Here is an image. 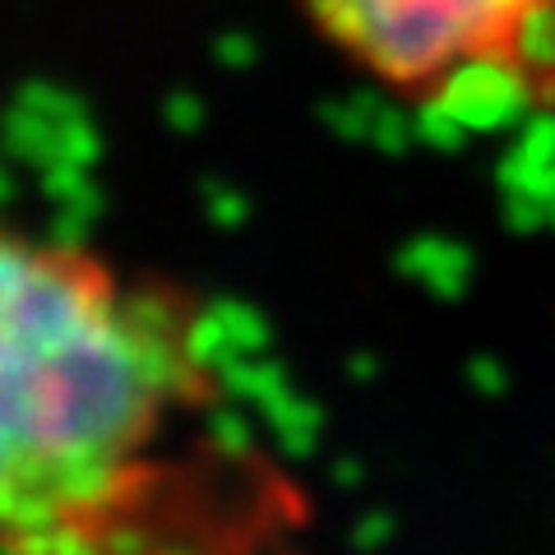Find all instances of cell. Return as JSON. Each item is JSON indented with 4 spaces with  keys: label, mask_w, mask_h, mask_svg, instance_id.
Segmentation results:
<instances>
[{
    "label": "cell",
    "mask_w": 555,
    "mask_h": 555,
    "mask_svg": "<svg viewBox=\"0 0 555 555\" xmlns=\"http://www.w3.org/2000/svg\"><path fill=\"white\" fill-rule=\"evenodd\" d=\"M5 371V518L28 537L112 505L116 449L185 366L163 328L120 320L69 264L10 246Z\"/></svg>",
    "instance_id": "1"
},
{
    "label": "cell",
    "mask_w": 555,
    "mask_h": 555,
    "mask_svg": "<svg viewBox=\"0 0 555 555\" xmlns=\"http://www.w3.org/2000/svg\"><path fill=\"white\" fill-rule=\"evenodd\" d=\"M338 51L408 93L555 75V0H301Z\"/></svg>",
    "instance_id": "2"
}]
</instances>
